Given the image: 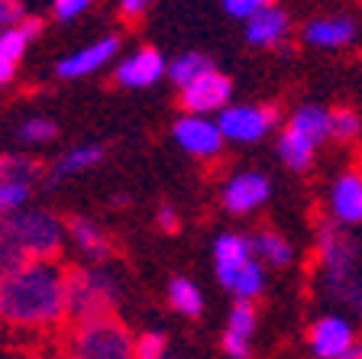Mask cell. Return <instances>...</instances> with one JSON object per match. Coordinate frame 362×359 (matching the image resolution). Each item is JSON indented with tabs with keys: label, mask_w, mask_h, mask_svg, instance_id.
I'll return each instance as SVG.
<instances>
[{
	"label": "cell",
	"mask_w": 362,
	"mask_h": 359,
	"mask_svg": "<svg viewBox=\"0 0 362 359\" xmlns=\"http://www.w3.org/2000/svg\"><path fill=\"white\" fill-rule=\"evenodd\" d=\"M65 275L52 262H30L0 278V321L13 327H52L65 317Z\"/></svg>",
	"instance_id": "6da1fadb"
},
{
	"label": "cell",
	"mask_w": 362,
	"mask_h": 359,
	"mask_svg": "<svg viewBox=\"0 0 362 359\" xmlns=\"http://www.w3.org/2000/svg\"><path fill=\"white\" fill-rule=\"evenodd\" d=\"M65 314L75 324L110 317L117 304V285L100 269H68L65 272Z\"/></svg>",
	"instance_id": "7a4b0ae2"
},
{
	"label": "cell",
	"mask_w": 362,
	"mask_h": 359,
	"mask_svg": "<svg viewBox=\"0 0 362 359\" xmlns=\"http://www.w3.org/2000/svg\"><path fill=\"white\" fill-rule=\"evenodd\" d=\"M68 359H136V340L113 314L84 321L71 330Z\"/></svg>",
	"instance_id": "3957f363"
},
{
	"label": "cell",
	"mask_w": 362,
	"mask_h": 359,
	"mask_svg": "<svg viewBox=\"0 0 362 359\" xmlns=\"http://www.w3.org/2000/svg\"><path fill=\"white\" fill-rule=\"evenodd\" d=\"M317 253L327 272V285L359 275V243L353 233L337 227L333 220H324L317 230Z\"/></svg>",
	"instance_id": "277c9868"
},
{
	"label": "cell",
	"mask_w": 362,
	"mask_h": 359,
	"mask_svg": "<svg viewBox=\"0 0 362 359\" xmlns=\"http://www.w3.org/2000/svg\"><path fill=\"white\" fill-rule=\"evenodd\" d=\"M10 224L16 227L23 246H26V256L33 262H49L59 256L62 249V224L45 214V210H20L10 217Z\"/></svg>",
	"instance_id": "5b68a950"
},
{
	"label": "cell",
	"mask_w": 362,
	"mask_h": 359,
	"mask_svg": "<svg viewBox=\"0 0 362 359\" xmlns=\"http://www.w3.org/2000/svg\"><path fill=\"white\" fill-rule=\"evenodd\" d=\"M279 123L275 107H226L220 110V136L236 142H256Z\"/></svg>",
	"instance_id": "8992f818"
},
{
	"label": "cell",
	"mask_w": 362,
	"mask_h": 359,
	"mask_svg": "<svg viewBox=\"0 0 362 359\" xmlns=\"http://www.w3.org/2000/svg\"><path fill=\"white\" fill-rule=\"evenodd\" d=\"M233 94V84L230 78L220 75V72H211V75L197 78L194 84L181 91V104L191 117H207L211 110H226V101Z\"/></svg>",
	"instance_id": "52a82bcc"
},
{
	"label": "cell",
	"mask_w": 362,
	"mask_h": 359,
	"mask_svg": "<svg viewBox=\"0 0 362 359\" xmlns=\"http://www.w3.org/2000/svg\"><path fill=\"white\" fill-rule=\"evenodd\" d=\"M175 139L185 152L197 159H214L223 146V136H220L217 120H207V117H181L175 123Z\"/></svg>",
	"instance_id": "ba28073f"
},
{
	"label": "cell",
	"mask_w": 362,
	"mask_h": 359,
	"mask_svg": "<svg viewBox=\"0 0 362 359\" xmlns=\"http://www.w3.org/2000/svg\"><path fill=\"white\" fill-rule=\"evenodd\" d=\"M269 178L259 172H243L236 178L226 181L223 188V204L230 214H249V210H256L259 204L269 201Z\"/></svg>",
	"instance_id": "9c48e42d"
},
{
	"label": "cell",
	"mask_w": 362,
	"mask_h": 359,
	"mask_svg": "<svg viewBox=\"0 0 362 359\" xmlns=\"http://www.w3.org/2000/svg\"><path fill=\"white\" fill-rule=\"evenodd\" d=\"M42 33V20L39 16H26L13 30H0V81H10L20 65L26 45Z\"/></svg>",
	"instance_id": "30bf717a"
},
{
	"label": "cell",
	"mask_w": 362,
	"mask_h": 359,
	"mask_svg": "<svg viewBox=\"0 0 362 359\" xmlns=\"http://www.w3.org/2000/svg\"><path fill=\"white\" fill-rule=\"evenodd\" d=\"M168 72L165 59H162V52H156V49H136L129 59L120 62V68H117V81L123 84V88H149V84H156L158 78Z\"/></svg>",
	"instance_id": "8fae6325"
},
{
	"label": "cell",
	"mask_w": 362,
	"mask_h": 359,
	"mask_svg": "<svg viewBox=\"0 0 362 359\" xmlns=\"http://www.w3.org/2000/svg\"><path fill=\"white\" fill-rule=\"evenodd\" d=\"M214 262H217V278L223 288H233L236 275L252 262V243L246 237L226 233L214 243Z\"/></svg>",
	"instance_id": "7c38bea8"
},
{
	"label": "cell",
	"mask_w": 362,
	"mask_h": 359,
	"mask_svg": "<svg viewBox=\"0 0 362 359\" xmlns=\"http://www.w3.org/2000/svg\"><path fill=\"white\" fill-rule=\"evenodd\" d=\"M353 346V327L343 317H320L310 327V350L317 359H339Z\"/></svg>",
	"instance_id": "4fadbf2b"
},
{
	"label": "cell",
	"mask_w": 362,
	"mask_h": 359,
	"mask_svg": "<svg viewBox=\"0 0 362 359\" xmlns=\"http://www.w3.org/2000/svg\"><path fill=\"white\" fill-rule=\"evenodd\" d=\"M117 49H120V39H117V36L98 39V42H90V45H84V49H78L75 55L62 59L59 62V75L62 78H84V75H90V72L104 68L107 62L117 55Z\"/></svg>",
	"instance_id": "5bb4252c"
},
{
	"label": "cell",
	"mask_w": 362,
	"mask_h": 359,
	"mask_svg": "<svg viewBox=\"0 0 362 359\" xmlns=\"http://www.w3.org/2000/svg\"><path fill=\"white\" fill-rule=\"evenodd\" d=\"M330 210L337 224H362V175L343 172L330 191Z\"/></svg>",
	"instance_id": "9a60e30c"
},
{
	"label": "cell",
	"mask_w": 362,
	"mask_h": 359,
	"mask_svg": "<svg viewBox=\"0 0 362 359\" xmlns=\"http://www.w3.org/2000/svg\"><path fill=\"white\" fill-rule=\"evenodd\" d=\"M256 334V307L240 301L230 311L226 321V334H223V350L230 359H249V340Z\"/></svg>",
	"instance_id": "2e32d148"
},
{
	"label": "cell",
	"mask_w": 362,
	"mask_h": 359,
	"mask_svg": "<svg viewBox=\"0 0 362 359\" xmlns=\"http://www.w3.org/2000/svg\"><path fill=\"white\" fill-rule=\"evenodd\" d=\"M304 39L317 49H343L356 39V23L349 16H320L304 26Z\"/></svg>",
	"instance_id": "e0dca14e"
},
{
	"label": "cell",
	"mask_w": 362,
	"mask_h": 359,
	"mask_svg": "<svg viewBox=\"0 0 362 359\" xmlns=\"http://www.w3.org/2000/svg\"><path fill=\"white\" fill-rule=\"evenodd\" d=\"M288 30H291V20H288V13L281 7H265L259 16H252V20L246 23V39L252 45H275L281 42V39L288 36Z\"/></svg>",
	"instance_id": "ac0fdd59"
},
{
	"label": "cell",
	"mask_w": 362,
	"mask_h": 359,
	"mask_svg": "<svg viewBox=\"0 0 362 359\" xmlns=\"http://www.w3.org/2000/svg\"><path fill=\"white\" fill-rule=\"evenodd\" d=\"M68 233H71V239H75L78 249H81L88 259H107V256L113 253L110 239L104 237V230L94 227L88 217H71L68 220Z\"/></svg>",
	"instance_id": "d6986e66"
},
{
	"label": "cell",
	"mask_w": 362,
	"mask_h": 359,
	"mask_svg": "<svg viewBox=\"0 0 362 359\" xmlns=\"http://www.w3.org/2000/svg\"><path fill=\"white\" fill-rule=\"evenodd\" d=\"M30 262L33 259L26 256V246H23L16 227L10 224V217H4L0 220V278L23 269V266H30Z\"/></svg>",
	"instance_id": "ffe728a7"
},
{
	"label": "cell",
	"mask_w": 362,
	"mask_h": 359,
	"mask_svg": "<svg viewBox=\"0 0 362 359\" xmlns=\"http://www.w3.org/2000/svg\"><path fill=\"white\" fill-rule=\"evenodd\" d=\"M288 130H294V133L304 136L308 142L320 146V142L330 136V113L320 110V107H301V110H294Z\"/></svg>",
	"instance_id": "44dd1931"
},
{
	"label": "cell",
	"mask_w": 362,
	"mask_h": 359,
	"mask_svg": "<svg viewBox=\"0 0 362 359\" xmlns=\"http://www.w3.org/2000/svg\"><path fill=\"white\" fill-rule=\"evenodd\" d=\"M252 253H259V262L275 266V269H281V266L291 262V246H288V239L275 230H259L256 237H252Z\"/></svg>",
	"instance_id": "7402d4cb"
},
{
	"label": "cell",
	"mask_w": 362,
	"mask_h": 359,
	"mask_svg": "<svg viewBox=\"0 0 362 359\" xmlns=\"http://www.w3.org/2000/svg\"><path fill=\"white\" fill-rule=\"evenodd\" d=\"M314 142H308L304 136H298L294 130H285L279 139V156L281 162L288 165V169H294V172H304V169H310V162H314Z\"/></svg>",
	"instance_id": "603a6c76"
},
{
	"label": "cell",
	"mask_w": 362,
	"mask_h": 359,
	"mask_svg": "<svg viewBox=\"0 0 362 359\" xmlns=\"http://www.w3.org/2000/svg\"><path fill=\"white\" fill-rule=\"evenodd\" d=\"M100 156H104V149H100V146H81V149H68L65 156L55 162L52 181H62V178H68V175H78V172H88V169H94V165L100 162Z\"/></svg>",
	"instance_id": "cb8c5ba5"
},
{
	"label": "cell",
	"mask_w": 362,
	"mask_h": 359,
	"mask_svg": "<svg viewBox=\"0 0 362 359\" xmlns=\"http://www.w3.org/2000/svg\"><path fill=\"white\" fill-rule=\"evenodd\" d=\"M211 72H214L211 59H204V55H197V52H188V55H181V59H175L172 65H168V78H172V81L178 84L181 91L188 88V84H194L197 78L211 75Z\"/></svg>",
	"instance_id": "d4e9b609"
},
{
	"label": "cell",
	"mask_w": 362,
	"mask_h": 359,
	"mask_svg": "<svg viewBox=\"0 0 362 359\" xmlns=\"http://www.w3.org/2000/svg\"><path fill=\"white\" fill-rule=\"evenodd\" d=\"M168 301H172V307L181 311L185 317H197L204 307V298H201V292H197V285L181 275L172 278V285H168Z\"/></svg>",
	"instance_id": "484cf974"
},
{
	"label": "cell",
	"mask_w": 362,
	"mask_h": 359,
	"mask_svg": "<svg viewBox=\"0 0 362 359\" xmlns=\"http://www.w3.org/2000/svg\"><path fill=\"white\" fill-rule=\"evenodd\" d=\"M262 288H265L262 262L252 259L246 269L236 275V282H233V288H230V292L236 295V301H246V304H252V298H259V295H262Z\"/></svg>",
	"instance_id": "4316f807"
},
{
	"label": "cell",
	"mask_w": 362,
	"mask_h": 359,
	"mask_svg": "<svg viewBox=\"0 0 362 359\" xmlns=\"http://www.w3.org/2000/svg\"><path fill=\"white\" fill-rule=\"evenodd\" d=\"M30 198V181H10V185H0V220L20 214V207Z\"/></svg>",
	"instance_id": "83f0119b"
},
{
	"label": "cell",
	"mask_w": 362,
	"mask_h": 359,
	"mask_svg": "<svg viewBox=\"0 0 362 359\" xmlns=\"http://www.w3.org/2000/svg\"><path fill=\"white\" fill-rule=\"evenodd\" d=\"M36 172V162L26 156H0V185L10 181H26Z\"/></svg>",
	"instance_id": "f1b7e54d"
},
{
	"label": "cell",
	"mask_w": 362,
	"mask_h": 359,
	"mask_svg": "<svg viewBox=\"0 0 362 359\" xmlns=\"http://www.w3.org/2000/svg\"><path fill=\"white\" fill-rule=\"evenodd\" d=\"M359 130H362V123H359V117H356L349 107H339V110L330 113V136H337L339 142L356 139Z\"/></svg>",
	"instance_id": "f546056e"
},
{
	"label": "cell",
	"mask_w": 362,
	"mask_h": 359,
	"mask_svg": "<svg viewBox=\"0 0 362 359\" xmlns=\"http://www.w3.org/2000/svg\"><path fill=\"white\" fill-rule=\"evenodd\" d=\"M55 133H59V127H55L52 120H42V117L20 127V139H26V142H49V139H55Z\"/></svg>",
	"instance_id": "4dcf8cb0"
},
{
	"label": "cell",
	"mask_w": 362,
	"mask_h": 359,
	"mask_svg": "<svg viewBox=\"0 0 362 359\" xmlns=\"http://www.w3.org/2000/svg\"><path fill=\"white\" fill-rule=\"evenodd\" d=\"M136 359H165V337L158 330H149L136 340Z\"/></svg>",
	"instance_id": "1f68e13d"
},
{
	"label": "cell",
	"mask_w": 362,
	"mask_h": 359,
	"mask_svg": "<svg viewBox=\"0 0 362 359\" xmlns=\"http://www.w3.org/2000/svg\"><path fill=\"white\" fill-rule=\"evenodd\" d=\"M265 7H269L265 0H226V4H223V10L233 16V20H246V23L252 20V16L262 13Z\"/></svg>",
	"instance_id": "d6a6232c"
},
{
	"label": "cell",
	"mask_w": 362,
	"mask_h": 359,
	"mask_svg": "<svg viewBox=\"0 0 362 359\" xmlns=\"http://www.w3.org/2000/svg\"><path fill=\"white\" fill-rule=\"evenodd\" d=\"M23 20H26V7L20 0H0V26L4 30H13Z\"/></svg>",
	"instance_id": "836d02e7"
},
{
	"label": "cell",
	"mask_w": 362,
	"mask_h": 359,
	"mask_svg": "<svg viewBox=\"0 0 362 359\" xmlns=\"http://www.w3.org/2000/svg\"><path fill=\"white\" fill-rule=\"evenodd\" d=\"M88 7H90L88 0H55V4H52V13H55V20L68 23V20H75V16H81Z\"/></svg>",
	"instance_id": "e575fe53"
},
{
	"label": "cell",
	"mask_w": 362,
	"mask_h": 359,
	"mask_svg": "<svg viewBox=\"0 0 362 359\" xmlns=\"http://www.w3.org/2000/svg\"><path fill=\"white\" fill-rule=\"evenodd\" d=\"M146 10H149V4H146V0H123V4H120V16H127V20L143 16Z\"/></svg>",
	"instance_id": "d590c367"
},
{
	"label": "cell",
	"mask_w": 362,
	"mask_h": 359,
	"mask_svg": "<svg viewBox=\"0 0 362 359\" xmlns=\"http://www.w3.org/2000/svg\"><path fill=\"white\" fill-rule=\"evenodd\" d=\"M156 220H158V227H162V230L165 233H172V230H178V214H175L172 207H162L156 214Z\"/></svg>",
	"instance_id": "8d00e7d4"
},
{
	"label": "cell",
	"mask_w": 362,
	"mask_h": 359,
	"mask_svg": "<svg viewBox=\"0 0 362 359\" xmlns=\"http://www.w3.org/2000/svg\"><path fill=\"white\" fill-rule=\"evenodd\" d=\"M339 359H362V346H349V350L343 353Z\"/></svg>",
	"instance_id": "74e56055"
}]
</instances>
